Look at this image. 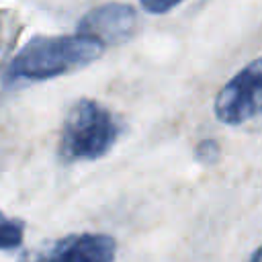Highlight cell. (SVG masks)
Here are the masks:
<instances>
[{"label": "cell", "instance_id": "1", "mask_svg": "<svg viewBox=\"0 0 262 262\" xmlns=\"http://www.w3.org/2000/svg\"><path fill=\"white\" fill-rule=\"evenodd\" d=\"M104 51V45L86 35H59V37H35L31 39L8 63L6 82H43L80 70Z\"/></svg>", "mask_w": 262, "mask_h": 262}, {"label": "cell", "instance_id": "2", "mask_svg": "<svg viewBox=\"0 0 262 262\" xmlns=\"http://www.w3.org/2000/svg\"><path fill=\"white\" fill-rule=\"evenodd\" d=\"M123 125L104 104L80 98L63 119L59 158L63 162H92L106 156L121 137Z\"/></svg>", "mask_w": 262, "mask_h": 262}, {"label": "cell", "instance_id": "3", "mask_svg": "<svg viewBox=\"0 0 262 262\" xmlns=\"http://www.w3.org/2000/svg\"><path fill=\"white\" fill-rule=\"evenodd\" d=\"M262 115V57L246 63L215 98V117L225 125H242Z\"/></svg>", "mask_w": 262, "mask_h": 262}, {"label": "cell", "instance_id": "4", "mask_svg": "<svg viewBox=\"0 0 262 262\" xmlns=\"http://www.w3.org/2000/svg\"><path fill=\"white\" fill-rule=\"evenodd\" d=\"M115 254L117 242L106 233H72L25 254L18 262H113Z\"/></svg>", "mask_w": 262, "mask_h": 262}, {"label": "cell", "instance_id": "5", "mask_svg": "<svg viewBox=\"0 0 262 262\" xmlns=\"http://www.w3.org/2000/svg\"><path fill=\"white\" fill-rule=\"evenodd\" d=\"M137 29V12L131 4L106 2L86 12L78 25V33L92 37L100 45H117L127 41Z\"/></svg>", "mask_w": 262, "mask_h": 262}, {"label": "cell", "instance_id": "6", "mask_svg": "<svg viewBox=\"0 0 262 262\" xmlns=\"http://www.w3.org/2000/svg\"><path fill=\"white\" fill-rule=\"evenodd\" d=\"M25 237V223L10 219L0 211V250H16Z\"/></svg>", "mask_w": 262, "mask_h": 262}, {"label": "cell", "instance_id": "7", "mask_svg": "<svg viewBox=\"0 0 262 262\" xmlns=\"http://www.w3.org/2000/svg\"><path fill=\"white\" fill-rule=\"evenodd\" d=\"M194 158L201 164H215L219 158V143L213 139H203L194 149Z\"/></svg>", "mask_w": 262, "mask_h": 262}, {"label": "cell", "instance_id": "8", "mask_svg": "<svg viewBox=\"0 0 262 262\" xmlns=\"http://www.w3.org/2000/svg\"><path fill=\"white\" fill-rule=\"evenodd\" d=\"M141 2V8L149 14H164L168 10H172L174 6H178L180 2L184 0H139Z\"/></svg>", "mask_w": 262, "mask_h": 262}, {"label": "cell", "instance_id": "9", "mask_svg": "<svg viewBox=\"0 0 262 262\" xmlns=\"http://www.w3.org/2000/svg\"><path fill=\"white\" fill-rule=\"evenodd\" d=\"M248 262H262V246H260V248L250 256V260H248Z\"/></svg>", "mask_w": 262, "mask_h": 262}]
</instances>
